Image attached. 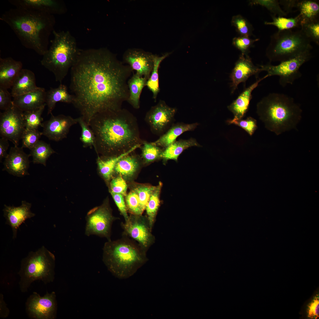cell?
<instances>
[{
  "instance_id": "6da1fadb",
  "label": "cell",
  "mask_w": 319,
  "mask_h": 319,
  "mask_svg": "<svg viewBox=\"0 0 319 319\" xmlns=\"http://www.w3.org/2000/svg\"><path fill=\"white\" fill-rule=\"evenodd\" d=\"M133 71L106 48L81 50L71 69L69 87L72 104L89 126L97 113L121 108Z\"/></svg>"
},
{
  "instance_id": "7a4b0ae2",
  "label": "cell",
  "mask_w": 319,
  "mask_h": 319,
  "mask_svg": "<svg viewBox=\"0 0 319 319\" xmlns=\"http://www.w3.org/2000/svg\"><path fill=\"white\" fill-rule=\"evenodd\" d=\"M89 126L95 137L94 147L104 156H118L141 144L136 119L126 109L98 113Z\"/></svg>"
},
{
  "instance_id": "3957f363",
  "label": "cell",
  "mask_w": 319,
  "mask_h": 319,
  "mask_svg": "<svg viewBox=\"0 0 319 319\" xmlns=\"http://www.w3.org/2000/svg\"><path fill=\"white\" fill-rule=\"evenodd\" d=\"M0 19L9 26L23 46L42 56L47 51L50 35L54 30V15L15 8L4 12Z\"/></svg>"
},
{
  "instance_id": "277c9868",
  "label": "cell",
  "mask_w": 319,
  "mask_h": 319,
  "mask_svg": "<svg viewBox=\"0 0 319 319\" xmlns=\"http://www.w3.org/2000/svg\"><path fill=\"white\" fill-rule=\"evenodd\" d=\"M256 112L268 130L278 136L296 129L301 120L302 110L292 97L273 92L257 104Z\"/></svg>"
},
{
  "instance_id": "5b68a950",
  "label": "cell",
  "mask_w": 319,
  "mask_h": 319,
  "mask_svg": "<svg viewBox=\"0 0 319 319\" xmlns=\"http://www.w3.org/2000/svg\"><path fill=\"white\" fill-rule=\"evenodd\" d=\"M103 250V262L108 270L120 279L132 276L147 260V251L124 234L120 239L106 242Z\"/></svg>"
},
{
  "instance_id": "8992f818",
  "label": "cell",
  "mask_w": 319,
  "mask_h": 319,
  "mask_svg": "<svg viewBox=\"0 0 319 319\" xmlns=\"http://www.w3.org/2000/svg\"><path fill=\"white\" fill-rule=\"evenodd\" d=\"M51 44L43 56L41 65L54 74L55 80L61 84L69 69L75 63L81 49L76 40L68 31H56Z\"/></svg>"
},
{
  "instance_id": "52a82bcc",
  "label": "cell",
  "mask_w": 319,
  "mask_h": 319,
  "mask_svg": "<svg viewBox=\"0 0 319 319\" xmlns=\"http://www.w3.org/2000/svg\"><path fill=\"white\" fill-rule=\"evenodd\" d=\"M55 258L54 254L44 246L35 251H31L21 261L18 272L19 282L22 293L28 291L31 284L40 280L45 284L52 282L54 279Z\"/></svg>"
},
{
  "instance_id": "ba28073f",
  "label": "cell",
  "mask_w": 319,
  "mask_h": 319,
  "mask_svg": "<svg viewBox=\"0 0 319 319\" xmlns=\"http://www.w3.org/2000/svg\"><path fill=\"white\" fill-rule=\"evenodd\" d=\"M311 42L301 29L278 31L270 37L266 56L270 62H281L311 51Z\"/></svg>"
},
{
  "instance_id": "9c48e42d",
  "label": "cell",
  "mask_w": 319,
  "mask_h": 319,
  "mask_svg": "<svg viewBox=\"0 0 319 319\" xmlns=\"http://www.w3.org/2000/svg\"><path fill=\"white\" fill-rule=\"evenodd\" d=\"M311 51H306L291 59L280 62L276 65L270 63L259 65L261 71H266V78L272 76L279 77V83L282 87L288 84H292L300 77L302 74L300 69L305 63L311 58Z\"/></svg>"
},
{
  "instance_id": "30bf717a",
  "label": "cell",
  "mask_w": 319,
  "mask_h": 319,
  "mask_svg": "<svg viewBox=\"0 0 319 319\" xmlns=\"http://www.w3.org/2000/svg\"><path fill=\"white\" fill-rule=\"evenodd\" d=\"M117 218L113 217L107 202L92 209L86 217L85 234L87 236L95 235L111 240L112 225Z\"/></svg>"
},
{
  "instance_id": "8fae6325",
  "label": "cell",
  "mask_w": 319,
  "mask_h": 319,
  "mask_svg": "<svg viewBox=\"0 0 319 319\" xmlns=\"http://www.w3.org/2000/svg\"><path fill=\"white\" fill-rule=\"evenodd\" d=\"M55 293L47 292L43 296L33 292L25 302L26 312L32 319H54L56 318L57 304Z\"/></svg>"
},
{
  "instance_id": "7c38bea8",
  "label": "cell",
  "mask_w": 319,
  "mask_h": 319,
  "mask_svg": "<svg viewBox=\"0 0 319 319\" xmlns=\"http://www.w3.org/2000/svg\"><path fill=\"white\" fill-rule=\"evenodd\" d=\"M25 129L23 112L13 103L0 114V135L18 146Z\"/></svg>"
},
{
  "instance_id": "4fadbf2b",
  "label": "cell",
  "mask_w": 319,
  "mask_h": 319,
  "mask_svg": "<svg viewBox=\"0 0 319 319\" xmlns=\"http://www.w3.org/2000/svg\"><path fill=\"white\" fill-rule=\"evenodd\" d=\"M121 225L123 234L135 240L146 251L153 242L154 237L147 216L131 214Z\"/></svg>"
},
{
  "instance_id": "5bb4252c",
  "label": "cell",
  "mask_w": 319,
  "mask_h": 319,
  "mask_svg": "<svg viewBox=\"0 0 319 319\" xmlns=\"http://www.w3.org/2000/svg\"><path fill=\"white\" fill-rule=\"evenodd\" d=\"M176 110V108L169 106L160 100L147 113L145 119L152 131L160 134L172 121Z\"/></svg>"
},
{
  "instance_id": "9a60e30c",
  "label": "cell",
  "mask_w": 319,
  "mask_h": 319,
  "mask_svg": "<svg viewBox=\"0 0 319 319\" xmlns=\"http://www.w3.org/2000/svg\"><path fill=\"white\" fill-rule=\"evenodd\" d=\"M154 55L141 49H129L124 52L123 59L136 73L148 79L153 67Z\"/></svg>"
},
{
  "instance_id": "2e32d148",
  "label": "cell",
  "mask_w": 319,
  "mask_h": 319,
  "mask_svg": "<svg viewBox=\"0 0 319 319\" xmlns=\"http://www.w3.org/2000/svg\"><path fill=\"white\" fill-rule=\"evenodd\" d=\"M43 123V135L49 139L58 141L67 137L70 128L78 123L77 118L63 114L54 116Z\"/></svg>"
},
{
  "instance_id": "e0dca14e",
  "label": "cell",
  "mask_w": 319,
  "mask_h": 319,
  "mask_svg": "<svg viewBox=\"0 0 319 319\" xmlns=\"http://www.w3.org/2000/svg\"><path fill=\"white\" fill-rule=\"evenodd\" d=\"M30 154L25 153L23 148L14 146L11 148L3 163V170L19 177L29 175Z\"/></svg>"
},
{
  "instance_id": "ac0fdd59",
  "label": "cell",
  "mask_w": 319,
  "mask_h": 319,
  "mask_svg": "<svg viewBox=\"0 0 319 319\" xmlns=\"http://www.w3.org/2000/svg\"><path fill=\"white\" fill-rule=\"evenodd\" d=\"M259 67L255 65L248 54L241 53L230 74L231 92L233 93L241 83H245L253 75L257 76L261 72Z\"/></svg>"
},
{
  "instance_id": "d6986e66",
  "label": "cell",
  "mask_w": 319,
  "mask_h": 319,
  "mask_svg": "<svg viewBox=\"0 0 319 319\" xmlns=\"http://www.w3.org/2000/svg\"><path fill=\"white\" fill-rule=\"evenodd\" d=\"M15 8L30 9L51 15L62 14L67 11L64 2L61 0H10Z\"/></svg>"
},
{
  "instance_id": "ffe728a7",
  "label": "cell",
  "mask_w": 319,
  "mask_h": 319,
  "mask_svg": "<svg viewBox=\"0 0 319 319\" xmlns=\"http://www.w3.org/2000/svg\"><path fill=\"white\" fill-rule=\"evenodd\" d=\"M31 205V203L25 201H22L21 205L17 207L4 205V216L6 219V224L12 228L13 239L16 237L17 230L21 224L26 219L35 216L30 210Z\"/></svg>"
},
{
  "instance_id": "44dd1931",
  "label": "cell",
  "mask_w": 319,
  "mask_h": 319,
  "mask_svg": "<svg viewBox=\"0 0 319 319\" xmlns=\"http://www.w3.org/2000/svg\"><path fill=\"white\" fill-rule=\"evenodd\" d=\"M46 92L44 88L39 87L34 91L13 97V102L23 112L35 110L45 104Z\"/></svg>"
},
{
  "instance_id": "7402d4cb",
  "label": "cell",
  "mask_w": 319,
  "mask_h": 319,
  "mask_svg": "<svg viewBox=\"0 0 319 319\" xmlns=\"http://www.w3.org/2000/svg\"><path fill=\"white\" fill-rule=\"evenodd\" d=\"M22 64L11 57L0 58V87L7 89L12 87L21 70Z\"/></svg>"
},
{
  "instance_id": "603a6c76",
  "label": "cell",
  "mask_w": 319,
  "mask_h": 319,
  "mask_svg": "<svg viewBox=\"0 0 319 319\" xmlns=\"http://www.w3.org/2000/svg\"><path fill=\"white\" fill-rule=\"evenodd\" d=\"M12 97L23 95L38 89L34 73L31 70L22 69L15 79L11 87Z\"/></svg>"
},
{
  "instance_id": "cb8c5ba5",
  "label": "cell",
  "mask_w": 319,
  "mask_h": 319,
  "mask_svg": "<svg viewBox=\"0 0 319 319\" xmlns=\"http://www.w3.org/2000/svg\"><path fill=\"white\" fill-rule=\"evenodd\" d=\"M264 76L247 88L232 103L228 106L230 111L233 114V118L242 119L247 111L250 102L252 98V93L258 85L259 83L266 78Z\"/></svg>"
},
{
  "instance_id": "d4e9b609",
  "label": "cell",
  "mask_w": 319,
  "mask_h": 319,
  "mask_svg": "<svg viewBox=\"0 0 319 319\" xmlns=\"http://www.w3.org/2000/svg\"><path fill=\"white\" fill-rule=\"evenodd\" d=\"M198 125L197 123H177L172 125L165 134L152 143L154 145L164 149L175 141L177 138L183 133L194 130Z\"/></svg>"
},
{
  "instance_id": "484cf974",
  "label": "cell",
  "mask_w": 319,
  "mask_h": 319,
  "mask_svg": "<svg viewBox=\"0 0 319 319\" xmlns=\"http://www.w3.org/2000/svg\"><path fill=\"white\" fill-rule=\"evenodd\" d=\"M73 100V95L68 92L65 85L61 83L57 88L50 87L46 92L45 103L48 107V115L52 113L57 102L72 103Z\"/></svg>"
},
{
  "instance_id": "4316f807",
  "label": "cell",
  "mask_w": 319,
  "mask_h": 319,
  "mask_svg": "<svg viewBox=\"0 0 319 319\" xmlns=\"http://www.w3.org/2000/svg\"><path fill=\"white\" fill-rule=\"evenodd\" d=\"M192 147H201L193 138L176 141L162 150L161 158L165 161L169 160L178 161L179 156L185 149Z\"/></svg>"
},
{
  "instance_id": "83f0119b",
  "label": "cell",
  "mask_w": 319,
  "mask_h": 319,
  "mask_svg": "<svg viewBox=\"0 0 319 319\" xmlns=\"http://www.w3.org/2000/svg\"><path fill=\"white\" fill-rule=\"evenodd\" d=\"M148 79L135 73L128 79V84L129 96L127 101L134 108H140V99L143 88Z\"/></svg>"
},
{
  "instance_id": "f1b7e54d",
  "label": "cell",
  "mask_w": 319,
  "mask_h": 319,
  "mask_svg": "<svg viewBox=\"0 0 319 319\" xmlns=\"http://www.w3.org/2000/svg\"><path fill=\"white\" fill-rule=\"evenodd\" d=\"M130 154L119 160L114 169V171L124 179L129 178L133 176L140 165L139 159L136 156Z\"/></svg>"
},
{
  "instance_id": "f546056e",
  "label": "cell",
  "mask_w": 319,
  "mask_h": 319,
  "mask_svg": "<svg viewBox=\"0 0 319 319\" xmlns=\"http://www.w3.org/2000/svg\"><path fill=\"white\" fill-rule=\"evenodd\" d=\"M141 144H137L127 152L118 156L109 157L108 159L103 160L98 157L97 160L98 168L101 175L107 180L111 178L115 166L121 158L131 153L135 150L140 147Z\"/></svg>"
},
{
  "instance_id": "4dcf8cb0",
  "label": "cell",
  "mask_w": 319,
  "mask_h": 319,
  "mask_svg": "<svg viewBox=\"0 0 319 319\" xmlns=\"http://www.w3.org/2000/svg\"><path fill=\"white\" fill-rule=\"evenodd\" d=\"M300 12V24L318 19L319 4L315 1L299 0L297 7Z\"/></svg>"
},
{
  "instance_id": "1f68e13d",
  "label": "cell",
  "mask_w": 319,
  "mask_h": 319,
  "mask_svg": "<svg viewBox=\"0 0 319 319\" xmlns=\"http://www.w3.org/2000/svg\"><path fill=\"white\" fill-rule=\"evenodd\" d=\"M30 150V154L32 157L33 163L40 164L45 166L49 157L55 152L50 144L41 140H39Z\"/></svg>"
},
{
  "instance_id": "d6a6232c",
  "label": "cell",
  "mask_w": 319,
  "mask_h": 319,
  "mask_svg": "<svg viewBox=\"0 0 319 319\" xmlns=\"http://www.w3.org/2000/svg\"><path fill=\"white\" fill-rule=\"evenodd\" d=\"M170 54V53H166L160 56L154 55L153 67L150 76L147 82L146 86L152 92L153 98L155 101H156L157 97L160 91L158 74L160 64Z\"/></svg>"
},
{
  "instance_id": "836d02e7",
  "label": "cell",
  "mask_w": 319,
  "mask_h": 319,
  "mask_svg": "<svg viewBox=\"0 0 319 319\" xmlns=\"http://www.w3.org/2000/svg\"><path fill=\"white\" fill-rule=\"evenodd\" d=\"M162 183L160 182L151 195L145 209L150 228L152 229L160 204V196Z\"/></svg>"
},
{
  "instance_id": "e575fe53",
  "label": "cell",
  "mask_w": 319,
  "mask_h": 319,
  "mask_svg": "<svg viewBox=\"0 0 319 319\" xmlns=\"http://www.w3.org/2000/svg\"><path fill=\"white\" fill-rule=\"evenodd\" d=\"M46 105L45 103L38 108L23 112L26 129H37L40 126L43 127L42 115Z\"/></svg>"
},
{
  "instance_id": "d590c367",
  "label": "cell",
  "mask_w": 319,
  "mask_h": 319,
  "mask_svg": "<svg viewBox=\"0 0 319 319\" xmlns=\"http://www.w3.org/2000/svg\"><path fill=\"white\" fill-rule=\"evenodd\" d=\"M271 15L273 21L270 22L265 21L264 24L276 27L279 31L291 30L300 26L301 17L299 14L294 17L289 18Z\"/></svg>"
},
{
  "instance_id": "8d00e7d4",
  "label": "cell",
  "mask_w": 319,
  "mask_h": 319,
  "mask_svg": "<svg viewBox=\"0 0 319 319\" xmlns=\"http://www.w3.org/2000/svg\"><path fill=\"white\" fill-rule=\"evenodd\" d=\"M231 23L240 36L250 37L253 35L254 29L252 25L241 15L237 14L233 16Z\"/></svg>"
},
{
  "instance_id": "74e56055",
  "label": "cell",
  "mask_w": 319,
  "mask_h": 319,
  "mask_svg": "<svg viewBox=\"0 0 319 319\" xmlns=\"http://www.w3.org/2000/svg\"><path fill=\"white\" fill-rule=\"evenodd\" d=\"M142 144V156L145 163H150L161 158L162 150L160 147L147 142H143Z\"/></svg>"
},
{
  "instance_id": "f35d334b",
  "label": "cell",
  "mask_w": 319,
  "mask_h": 319,
  "mask_svg": "<svg viewBox=\"0 0 319 319\" xmlns=\"http://www.w3.org/2000/svg\"><path fill=\"white\" fill-rule=\"evenodd\" d=\"M81 128V135L80 140L84 147H94L95 145V137L94 134L89 126L82 118L80 116L77 118Z\"/></svg>"
},
{
  "instance_id": "ab89813d",
  "label": "cell",
  "mask_w": 319,
  "mask_h": 319,
  "mask_svg": "<svg viewBox=\"0 0 319 319\" xmlns=\"http://www.w3.org/2000/svg\"><path fill=\"white\" fill-rule=\"evenodd\" d=\"M301 30L311 42L319 44V21L318 19L302 23Z\"/></svg>"
},
{
  "instance_id": "60d3db41",
  "label": "cell",
  "mask_w": 319,
  "mask_h": 319,
  "mask_svg": "<svg viewBox=\"0 0 319 319\" xmlns=\"http://www.w3.org/2000/svg\"><path fill=\"white\" fill-rule=\"evenodd\" d=\"M249 4L251 5H257L264 7L273 15L284 17L287 14L281 8L279 1L277 0H253L249 1Z\"/></svg>"
},
{
  "instance_id": "b9f144b4",
  "label": "cell",
  "mask_w": 319,
  "mask_h": 319,
  "mask_svg": "<svg viewBox=\"0 0 319 319\" xmlns=\"http://www.w3.org/2000/svg\"><path fill=\"white\" fill-rule=\"evenodd\" d=\"M127 208L131 214L141 215L144 210L142 208L137 193L132 189L126 196Z\"/></svg>"
},
{
  "instance_id": "7bdbcfd3",
  "label": "cell",
  "mask_w": 319,
  "mask_h": 319,
  "mask_svg": "<svg viewBox=\"0 0 319 319\" xmlns=\"http://www.w3.org/2000/svg\"><path fill=\"white\" fill-rule=\"evenodd\" d=\"M42 132L37 129H25L22 136V148L31 149L39 140Z\"/></svg>"
},
{
  "instance_id": "ee69618b",
  "label": "cell",
  "mask_w": 319,
  "mask_h": 319,
  "mask_svg": "<svg viewBox=\"0 0 319 319\" xmlns=\"http://www.w3.org/2000/svg\"><path fill=\"white\" fill-rule=\"evenodd\" d=\"M156 186L146 184H138L132 189L138 194L141 206L144 210L150 196Z\"/></svg>"
},
{
  "instance_id": "f6af8a7d",
  "label": "cell",
  "mask_w": 319,
  "mask_h": 319,
  "mask_svg": "<svg viewBox=\"0 0 319 319\" xmlns=\"http://www.w3.org/2000/svg\"><path fill=\"white\" fill-rule=\"evenodd\" d=\"M227 122L229 124H234L241 127L251 136L257 128L256 120L251 117H248L245 120L233 118L228 120Z\"/></svg>"
},
{
  "instance_id": "bcb514c9",
  "label": "cell",
  "mask_w": 319,
  "mask_h": 319,
  "mask_svg": "<svg viewBox=\"0 0 319 319\" xmlns=\"http://www.w3.org/2000/svg\"><path fill=\"white\" fill-rule=\"evenodd\" d=\"M259 38L253 39L249 37L240 36L234 38L232 41L233 45L241 51L242 53L248 54L250 49L253 46L254 43Z\"/></svg>"
},
{
  "instance_id": "7dc6e473",
  "label": "cell",
  "mask_w": 319,
  "mask_h": 319,
  "mask_svg": "<svg viewBox=\"0 0 319 319\" xmlns=\"http://www.w3.org/2000/svg\"><path fill=\"white\" fill-rule=\"evenodd\" d=\"M128 186L125 179L119 176L113 178L110 183L111 193L126 195Z\"/></svg>"
},
{
  "instance_id": "c3c4849f",
  "label": "cell",
  "mask_w": 319,
  "mask_h": 319,
  "mask_svg": "<svg viewBox=\"0 0 319 319\" xmlns=\"http://www.w3.org/2000/svg\"><path fill=\"white\" fill-rule=\"evenodd\" d=\"M11 93L8 89L0 87V109L5 111L10 108L13 105V100Z\"/></svg>"
},
{
  "instance_id": "681fc988",
  "label": "cell",
  "mask_w": 319,
  "mask_h": 319,
  "mask_svg": "<svg viewBox=\"0 0 319 319\" xmlns=\"http://www.w3.org/2000/svg\"><path fill=\"white\" fill-rule=\"evenodd\" d=\"M113 198L125 221L127 220L129 217L127 213V209L123 197L121 194L111 193Z\"/></svg>"
},
{
  "instance_id": "f907efd6",
  "label": "cell",
  "mask_w": 319,
  "mask_h": 319,
  "mask_svg": "<svg viewBox=\"0 0 319 319\" xmlns=\"http://www.w3.org/2000/svg\"><path fill=\"white\" fill-rule=\"evenodd\" d=\"M319 296L317 295L308 306L307 310L308 317L312 319L319 318Z\"/></svg>"
},
{
  "instance_id": "816d5d0a",
  "label": "cell",
  "mask_w": 319,
  "mask_h": 319,
  "mask_svg": "<svg viewBox=\"0 0 319 319\" xmlns=\"http://www.w3.org/2000/svg\"><path fill=\"white\" fill-rule=\"evenodd\" d=\"M299 0H280L279 1L280 5H282L284 11L287 14L292 12L294 8H297Z\"/></svg>"
},
{
  "instance_id": "f5cc1de1",
  "label": "cell",
  "mask_w": 319,
  "mask_h": 319,
  "mask_svg": "<svg viewBox=\"0 0 319 319\" xmlns=\"http://www.w3.org/2000/svg\"><path fill=\"white\" fill-rule=\"evenodd\" d=\"M8 140L7 139L1 137L0 139V161L2 162L3 158H5L8 154L7 151L9 146Z\"/></svg>"
},
{
  "instance_id": "db71d44e",
  "label": "cell",
  "mask_w": 319,
  "mask_h": 319,
  "mask_svg": "<svg viewBox=\"0 0 319 319\" xmlns=\"http://www.w3.org/2000/svg\"><path fill=\"white\" fill-rule=\"evenodd\" d=\"M9 314V310L7 307L3 295L0 294V317L2 318H6Z\"/></svg>"
}]
</instances>
